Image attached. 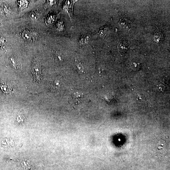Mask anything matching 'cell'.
<instances>
[{"label": "cell", "mask_w": 170, "mask_h": 170, "mask_svg": "<svg viewBox=\"0 0 170 170\" xmlns=\"http://www.w3.org/2000/svg\"><path fill=\"white\" fill-rule=\"evenodd\" d=\"M75 64L76 69L78 74H82L85 72L84 67L81 63L78 62L77 60H76Z\"/></svg>", "instance_id": "obj_3"}, {"label": "cell", "mask_w": 170, "mask_h": 170, "mask_svg": "<svg viewBox=\"0 0 170 170\" xmlns=\"http://www.w3.org/2000/svg\"><path fill=\"white\" fill-rule=\"evenodd\" d=\"M11 64L15 68H17V62H16V60L14 57H12L11 59Z\"/></svg>", "instance_id": "obj_6"}, {"label": "cell", "mask_w": 170, "mask_h": 170, "mask_svg": "<svg viewBox=\"0 0 170 170\" xmlns=\"http://www.w3.org/2000/svg\"><path fill=\"white\" fill-rule=\"evenodd\" d=\"M0 87L1 90L4 93H8L11 91L10 87L5 83L3 82L0 83Z\"/></svg>", "instance_id": "obj_4"}, {"label": "cell", "mask_w": 170, "mask_h": 170, "mask_svg": "<svg viewBox=\"0 0 170 170\" xmlns=\"http://www.w3.org/2000/svg\"><path fill=\"white\" fill-rule=\"evenodd\" d=\"M24 36L25 38H26L27 39H29L30 37V34L29 33L26 32V33H24Z\"/></svg>", "instance_id": "obj_7"}, {"label": "cell", "mask_w": 170, "mask_h": 170, "mask_svg": "<svg viewBox=\"0 0 170 170\" xmlns=\"http://www.w3.org/2000/svg\"><path fill=\"white\" fill-rule=\"evenodd\" d=\"M60 83L58 80H53L51 83V87L52 89L54 90H57L60 87Z\"/></svg>", "instance_id": "obj_5"}, {"label": "cell", "mask_w": 170, "mask_h": 170, "mask_svg": "<svg viewBox=\"0 0 170 170\" xmlns=\"http://www.w3.org/2000/svg\"><path fill=\"white\" fill-rule=\"evenodd\" d=\"M83 94L80 92H74L71 95V98L70 99V102L76 105L81 103L83 99Z\"/></svg>", "instance_id": "obj_2"}, {"label": "cell", "mask_w": 170, "mask_h": 170, "mask_svg": "<svg viewBox=\"0 0 170 170\" xmlns=\"http://www.w3.org/2000/svg\"><path fill=\"white\" fill-rule=\"evenodd\" d=\"M32 72L33 74L34 80L40 81L41 76V68L39 64H35L33 65Z\"/></svg>", "instance_id": "obj_1"}]
</instances>
